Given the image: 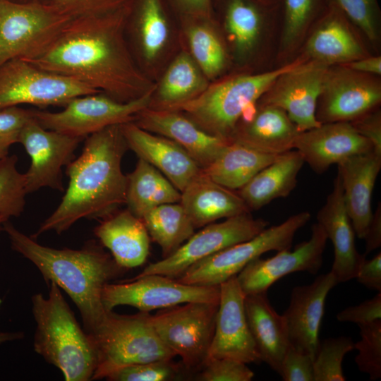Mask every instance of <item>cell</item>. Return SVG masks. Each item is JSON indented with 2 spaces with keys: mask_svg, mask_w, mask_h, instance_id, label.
<instances>
[{
  "mask_svg": "<svg viewBox=\"0 0 381 381\" xmlns=\"http://www.w3.org/2000/svg\"><path fill=\"white\" fill-rule=\"evenodd\" d=\"M141 219L150 239L160 247L162 258L172 254L195 233V226L179 202L157 206Z\"/></svg>",
  "mask_w": 381,
  "mask_h": 381,
  "instance_id": "36",
  "label": "cell"
},
{
  "mask_svg": "<svg viewBox=\"0 0 381 381\" xmlns=\"http://www.w3.org/2000/svg\"><path fill=\"white\" fill-rule=\"evenodd\" d=\"M180 373L173 359L158 360L120 368L106 379L110 381H169Z\"/></svg>",
  "mask_w": 381,
  "mask_h": 381,
  "instance_id": "43",
  "label": "cell"
},
{
  "mask_svg": "<svg viewBox=\"0 0 381 381\" xmlns=\"http://www.w3.org/2000/svg\"><path fill=\"white\" fill-rule=\"evenodd\" d=\"M181 193L179 203L195 229L250 212L238 192L217 183L202 169Z\"/></svg>",
  "mask_w": 381,
  "mask_h": 381,
  "instance_id": "27",
  "label": "cell"
},
{
  "mask_svg": "<svg viewBox=\"0 0 381 381\" xmlns=\"http://www.w3.org/2000/svg\"><path fill=\"white\" fill-rule=\"evenodd\" d=\"M258 1H259L262 4H265L267 5H271V6L279 5L280 2V0H258Z\"/></svg>",
  "mask_w": 381,
  "mask_h": 381,
  "instance_id": "56",
  "label": "cell"
},
{
  "mask_svg": "<svg viewBox=\"0 0 381 381\" xmlns=\"http://www.w3.org/2000/svg\"><path fill=\"white\" fill-rule=\"evenodd\" d=\"M16 3H34V2H42L47 3L49 0H8Z\"/></svg>",
  "mask_w": 381,
  "mask_h": 381,
  "instance_id": "55",
  "label": "cell"
},
{
  "mask_svg": "<svg viewBox=\"0 0 381 381\" xmlns=\"http://www.w3.org/2000/svg\"><path fill=\"white\" fill-rule=\"evenodd\" d=\"M116 262L125 270L143 265L150 253V237L142 219L128 209L102 219L94 230Z\"/></svg>",
  "mask_w": 381,
  "mask_h": 381,
  "instance_id": "26",
  "label": "cell"
},
{
  "mask_svg": "<svg viewBox=\"0 0 381 381\" xmlns=\"http://www.w3.org/2000/svg\"><path fill=\"white\" fill-rule=\"evenodd\" d=\"M219 302H188L150 314L159 339L186 369H200L214 336Z\"/></svg>",
  "mask_w": 381,
  "mask_h": 381,
  "instance_id": "9",
  "label": "cell"
},
{
  "mask_svg": "<svg viewBox=\"0 0 381 381\" xmlns=\"http://www.w3.org/2000/svg\"><path fill=\"white\" fill-rule=\"evenodd\" d=\"M244 306L250 331L262 362L279 374L284 356L290 344L283 315L271 306L267 292L246 295Z\"/></svg>",
  "mask_w": 381,
  "mask_h": 381,
  "instance_id": "28",
  "label": "cell"
},
{
  "mask_svg": "<svg viewBox=\"0 0 381 381\" xmlns=\"http://www.w3.org/2000/svg\"><path fill=\"white\" fill-rule=\"evenodd\" d=\"M183 21L213 20L214 0H166Z\"/></svg>",
  "mask_w": 381,
  "mask_h": 381,
  "instance_id": "49",
  "label": "cell"
},
{
  "mask_svg": "<svg viewBox=\"0 0 381 381\" xmlns=\"http://www.w3.org/2000/svg\"><path fill=\"white\" fill-rule=\"evenodd\" d=\"M303 211L284 222L265 228L252 238L236 243L214 253L190 267L177 279L184 284L199 286H219L236 276L249 262L262 254L289 249L296 232L310 219Z\"/></svg>",
  "mask_w": 381,
  "mask_h": 381,
  "instance_id": "8",
  "label": "cell"
},
{
  "mask_svg": "<svg viewBox=\"0 0 381 381\" xmlns=\"http://www.w3.org/2000/svg\"><path fill=\"white\" fill-rule=\"evenodd\" d=\"M47 286V298L40 293L31 298L35 351L59 369L65 380H92L97 364L92 340L75 319L59 286L53 282Z\"/></svg>",
  "mask_w": 381,
  "mask_h": 381,
  "instance_id": "4",
  "label": "cell"
},
{
  "mask_svg": "<svg viewBox=\"0 0 381 381\" xmlns=\"http://www.w3.org/2000/svg\"><path fill=\"white\" fill-rule=\"evenodd\" d=\"M104 308L130 306L150 313L188 302H219V286L187 284L160 274L135 277L120 283L109 282L102 294Z\"/></svg>",
  "mask_w": 381,
  "mask_h": 381,
  "instance_id": "13",
  "label": "cell"
},
{
  "mask_svg": "<svg viewBox=\"0 0 381 381\" xmlns=\"http://www.w3.org/2000/svg\"><path fill=\"white\" fill-rule=\"evenodd\" d=\"M128 21L137 32L142 54L155 60L164 49L169 36V25L164 0H133Z\"/></svg>",
  "mask_w": 381,
  "mask_h": 381,
  "instance_id": "35",
  "label": "cell"
},
{
  "mask_svg": "<svg viewBox=\"0 0 381 381\" xmlns=\"http://www.w3.org/2000/svg\"><path fill=\"white\" fill-rule=\"evenodd\" d=\"M131 6L73 18L44 53L28 61L121 102L140 97L157 85L135 66L125 41Z\"/></svg>",
  "mask_w": 381,
  "mask_h": 381,
  "instance_id": "1",
  "label": "cell"
},
{
  "mask_svg": "<svg viewBox=\"0 0 381 381\" xmlns=\"http://www.w3.org/2000/svg\"><path fill=\"white\" fill-rule=\"evenodd\" d=\"M133 122L145 131L176 142L202 169L207 167L229 143L205 132L176 110L147 107L135 116Z\"/></svg>",
  "mask_w": 381,
  "mask_h": 381,
  "instance_id": "22",
  "label": "cell"
},
{
  "mask_svg": "<svg viewBox=\"0 0 381 381\" xmlns=\"http://www.w3.org/2000/svg\"><path fill=\"white\" fill-rule=\"evenodd\" d=\"M345 66L364 74L377 76L381 74L380 56L368 55L356 61H351Z\"/></svg>",
  "mask_w": 381,
  "mask_h": 381,
  "instance_id": "53",
  "label": "cell"
},
{
  "mask_svg": "<svg viewBox=\"0 0 381 381\" xmlns=\"http://www.w3.org/2000/svg\"><path fill=\"white\" fill-rule=\"evenodd\" d=\"M337 282L331 272L320 274L308 285L293 288L289 307L282 315L289 344L314 360L326 298Z\"/></svg>",
  "mask_w": 381,
  "mask_h": 381,
  "instance_id": "20",
  "label": "cell"
},
{
  "mask_svg": "<svg viewBox=\"0 0 381 381\" xmlns=\"http://www.w3.org/2000/svg\"><path fill=\"white\" fill-rule=\"evenodd\" d=\"M361 339L354 343L358 351L355 362L370 380L381 377V320L358 325Z\"/></svg>",
  "mask_w": 381,
  "mask_h": 381,
  "instance_id": "42",
  "label": "cell"
},
{
  "mask_svg": "<svg viewBox=\"0 0 381 381\" xmlns=\"http://www.w3.org/2000/svg\"><path fill=\"white\" fill-rule=\"evenodd\" d=\"M345 206L356 236L364 239L370 223L371 200L381 169V154L372 150L356 155L337 164Z\"/></svg>",
  "mask_w": 381,
  "mask_h": 381,
  "instance_id": "25",
  "label": "cell"
},
{
  "mask_svg": "<svg viewBox=\"0 0 381 381\" xmlns=\"http://www.w3.org/2000/svg\"><path fill=\"white\" fill-rule=\"evenodd\" d=\"M245 294L236 276L219 285V301L208 358H229L246 364L262 363L248 324Z\"/></svg>",
  "mask_w": 381,
  "mask_h": 381,
  "instance_id": "18",
  "label": "cell"
},
{
  "mask_svg": "<svg viewBox=\"0 0 381 381\" xmlns=\"http://www.w3.org/2000/svg\"><path fill=\"white\" fill-rule=\"evenodd\" d=\"M223 23L236 55L249 56L257 47L270 16L279 6L258 0H219Z\"/></svg>",
  "mask_w": 381,
  "mask_h": 381,
  "instance_id": "31",
  "label": "cell"
},
{
  "mask_svg": "<svg viewBox=\"0 0 381 381\" xmlns=\"http://www.w3.org/2000/svg\"><path fill=\"white\" fill-rule=\"evenodd\" d=\"M356 278L366 288L381 292L380 252L370 260L363 259Z\"/></svg>",
  "mask_w": 381,
  "mask_h": 381,
  "instance_id": "51",
  "label": "cell"
},
{
  "mask_svg": "<svg viewBox=\"0 0 381 381\" xmlns=\"http://www.w3.org/2000/svg\"><path fill=\"white\" fill-rule=\"evenodd\" d=\"M32 118V109L18 106L0 109V152L8 154L9 147L18 143L23 128Z\"/></svg>",
  "mask_w": 381,
  "mask_h": 381,
  "instance_id": "46",
  "label": "cell"
},
{
  "mask_svg": "<svg viewBox=\"0 0 381 381\" xmlns=\"http://www.w3.org/2000/svg\"><path fill=\"white\" fill-rule=\"evenodd\" d=\"M207 78L190 54L183 52L170 64L153 93L150 109L174 110L201 94L207 87Z\"/></svg>",
  "mask_w": 381,
  "mask_h": 381,
  "instance_id": "32",
  "label": "cell"
},
{
  "mask_svg": "<svg viewBox=\"0 0 381 381\" xmlns=\"http://www.w3.org/2000/svg\"><path fill=\"white\" fill-rule=\"evenodd\" d=\"M121 128L128 149L162 172L180 192L202 171L176 142L145 131L133 121Z\"/></svg>",
  "mask_w": 381,
  "mask_h": 381,
  "instance_id": "23",
  "label": "cell"
},
{
  "mask_svg": "<svg viewBox=\"0 0 381 381\" xmlns=\"http://www.w3.org/2000/svg\"><path fill=\"white\" fill-rule=\"evenodd\" d=\"M73 18L48 2L0 0V66L37 58Z\"/></svg>",
  "mask_w": 381,
  "mask_h": 381,
  "instance_id": "7",
  "label": "cell"
},
{
  "mask_svg": "<svg viewBox=\"0 0 381 381\" xmlns=\"http://www.w3.org/2000/svg\"><path fill=\"white\" fill-rule=\"evenodd\" d=\"M326 0H280L282 31L280 54L288 56L301 44Z\"/></svg>",
  "mask_w": 381,
  "mask_h": 381,
  "instance_id": "38",
  "label": "cell"
},
{
  "mask_svg": "<svg viewBox=\"0 0 381 381\" xmlns=\"http://www.w3.org/2000/svg\"><path fill=\"white\" fill-rule=\"evenodd\" d=\"M294 149L318 174L349 157L374 150L372 143L347 121L321 123L318 127L300 132Z\"/></svg>",
  "mask_w": 381,
  "mask_h": 381,
  "instance_id": "19",
  "label": "cell"
},
{
  "mask_svg": "<svg viewBox=\"0 0 381 381\" xmlns=\"http://www.w3.org/2000/svg\"><path fill=\"white\" fill-rule=\"evenodd\" d=\"M277 155L231 141L202 171L217 183L231 190H239L258 172L272 163Z\"/></svg>",
  "mask_w": 381,
  "mask_h": 381,
  "instance_id": "33",
  "label": "cell"
},
{
  "mask_svg": "<svg viewBox=\"0 0 381 381\" xmlns=\"http://www.w3.org/2000/svg\"><path fill=\"white\" fill-rule=\"evenodd\" d=\"M196 377L200 381H250L255 374L241 361L229 358H208Z\"/></svg>",
  "mask_w": 381,
  "mask_h": 381,
  "instance_id": "44",
  "label": "cell"
},
{
  "mask_svg": "<svg viewBox=\"0 0 381 381\" xmlns=\"http://www.w3.org/2000/svg\"><path fill=\"white\" fill-rule=\"evenodd\" d=\"M258 106L252 121L237 123L230 142L274 155L293 150L301 131L285 111L271 105Z\"/></svg>",
  "mask_w": 381,
  "mask_h": 381,
  "instance_id": "29",
  "label": "cell"
},
{
  "mask_svg": "<svg viewBox=\"0 0 381 381\" xmlns=\"http://www.w3.org/2000/svg\"><path fill=\"white\" fill-rule=\"evenodd\" d=\"M17 160L16 155H7L0 162V219L5 221L22 213L28 193L25 175L18 171Z\"/></svg>",
  "mask_w": 381,
  "mask_h": 381,
  "instance_id": "39",
  "label": "cell"
},
{
  "mask_svg": "<svg viewBox=\"0 0 381 381\" xmlns=\"http://www.w3.org/2000/svg\"><path fill=\"white\" fill-rule=\"evenodd\" d=\"M269 223L254 218L250 212L211 223L194 233L176 251L147 265L136 277L160 274L179 278L195 262L236 243L252 238L267 227Z\"/></svg>",
  "mask_w": 381,
  "mask_h": 381,
  "instance_id": "12",
  "label": "cell"
},
{
  "mask_svg": "<svg viewBox=\"0 0 381 381\" xmlns=\"http://www.w3.org/2000/svg\"><path fill=\"white\" fill-rule=\"evenodd\" d=\"M2 224L12 248L35 265L47 285L53 282L67 294L85 332H93L107 312L102 298L104 286L126 270L95 241L78 250L53 248L38 243L8 220Z\"/></svg>",
  "mask_w": 381,
  "mask_h": 381,
  "instance_id": "3",
  "label": "cell"
},
{
  "mask_svg": "<svg viewBox=\"0 0 381 381\" xmlns=\"http://www.w3.org/2000/svg\"><path fill=\"white\" fill-rule=\"evenodd\" d=\"M313 31L304 43L301 55L329 66L344 65L370 55L355 28L333 5H325Z\"/></svg>",
  "mask_w": 381,
  "mask_h": 381,
  "instance_id": "21",
  "label": "cell"
},
{
  "mask_svg": "<svg viewBox=\"0 0 381 381\" xmlns=\"http://www.w3.org/2000/svg\"><path fill=\"white\" fill-rule=\"evenodd\" d=\"M304 160L296 150L277 155L238 191L246 206L257 210L272 200L286 198L294 189Z\"/></svg>",
  "mask_w": 381,
  "mask_h": 381,
  "instance_id": "30",
  "label": "cell"
},
{
  "mask_svg": "<svg viewBox=\"0 0 381 381\" xmlns=\"http://www.w3.org/2000/svg\"><path fill=\"white\" fill-rule=\"evenodd\" d=\"M339 322H349L358 325L381 320V292L361 303L349 306L337 315Z\"/></svg>",
  "mask_w": 381,
  "mask_h": 381,
  "instance_id": "48",
  "label": "cell"
},
{
  "mask_svg": "<svg viewBox=\"0 0 381 381\" xmlns=\"http://www.w3.org/2000/svg\"><path fill=\"white\" fill-rule=\"evenodd\" d=\"M279 375L284 381H313V359L289 344Z\"/></svg>",
  "mask_w": 381,
  "mask_h": 381,
  "instance_id": "47",
  "label": "cell"
},
{
  "mask_svg": "<svg viewBox=\"0 0 381 381\" xmlns=\"http://www.w3.org/2000/svg\"><path fill=\"white\" fill-rule=\"evenodd\" d=\"M329 67L301 60L275 80L258 104L282 109L301 132L319 126L316 108Z\"/></svg>",
  "mask_w": 381,
  "mask_h": 381,
  "instance_id": "15",
  "label": "cell"
},
{
  "mask_svg": "<svg viewBox=\"0 0 381 381\" xmlns=\"http://www.w3.org/2000/svg\"><path fill=\"white\" fill-rule=\"evenodd\" d=\"M4 222H6L4 219H0V231L3 230V226H1V224H3Z\"/></svg>",
  "mask_w": 381,
  "mask_h": 381,
  "instance_id": "57",
  "label": "cell"
},
{
  "mask_svg": "<svg viewBox=\"0 0 381 381\" xmlns=\"http://www.w3.org/2000/svg\"><path fill=\"white\" fill-rule=\"evenodd\" d=\"M327 241L322 226L313 224L310 238L297 244L293 250L284 249L271 258H258L249 262L236 275L242 291L245 296L267 292L277 280L294 272L317 274L322 266Z\"/></svg>",
  "mask_w": 381,
  "mask_h": 381,
  "instance_id": "16",
  "label": "cell"
},
{
  "mask_svg": "<svg viewBox=\"0 0 381 381\" xmlns=\"http://www.w3.org/2000/svg\"><path fill=\"white\" fill-rule=\"evenodd\" d=\"M257 74L236 75L209 85L198 96L174 110L181 111L210 135L230 142L243 109L258 102L275 80L301 60Z\"/></svg>",
  "mask_w": 381,
  "mask_h": 381,
  "instance_id": "5",
  "label": "cell"
},
{
  "mask_svg": "<svg viewBox=\"0 0 381 381\" xmlns=\"http://www.w3.org/2000/svg\"><path fill=\"white\" fill-rule=\"evenodd\" d=\"M381 85L377 76L344 65L329 67L318 100L316 119L320 123L351 122L377 109Z\"/></svg>",
  "mask_w": 381,
  "mask_h": 381,
  "instance_id": "14",
  "label": "cell"
},
{
  "mask_svg": "<svg viewBox=\"0 0 381 381\" xmlns=\"http://www.w3.org/2000/svg\"><path fill=\"white\" fill-rule=\"evenodd\" d=\"M364 240L365 241V256L381 246V206L380 202L373 217L368 228Z\"/></svg>",
  "mask_w": 381,
  "mask_h": 381,
  "instance_id": "52",
  "label": "cell"
},
{
  "mask_svg": "<svg viewBox=\"0 0 381 381\" xmlns=\"http://www.w3.org/2000/svg\"><path fill=\"white\" fill-rule=\"evenodd\" d=\"M336 7L372 44L380 37L381 13L377 0H326Z\"/></svg>",
  "mask_w": 381,
  "mask_h": 381,
  "instance_id": "41",
  "label": "cell"
},
{
  "mask_svg": "<svg viewBox=\"0 0 381 381\" xmlns=\"http://www.w3.org/2000/svg\"><path fill=\"white\" fill-rule=\"evenodd\" d=\"M99 92L75 79L20 59L0 66V109L27 104L65 106L74 97Z\"/></svg>",
  "mask_w": 381,
  "mask_h": 381,
  "instance_id": "11",
  "label": "cell"
},
{
  "mask_svg": "<svg viewBox=\"0 0 381 381\" xmlns=\"http://www.w3.org/2000/svg\"><path fill=\"white\" fill-rule=\"evenodd\" d=\"M317 223L322 226L333 245L334 260L330 272L337 283L355 279L366 256L357 250L356 234L345 206L338 174L325 203L317 214Z\"/></svg>",
  "mask_w": 381,
  "mask_h": 381,
  "instance_id": "24",
  "label": "cell"
},
{
  "mask_svg": "<svg viewBox=\"0 0 381 381\" xmlns=\"http://www.w3.org/2000/svg\"><path fill=\"white\" fill-rule=\"evenodd\" d=\"M156 87L127 102L97 92L73 98L60 111L32 109V114L46 129L83 139L107 127L134 121L135 116L150 106Z\"/></svg>",
  "mask_w": 381,
  "mask_h": 381,
  "instance_id": "10",
  "label": "cell"
},
{
  "mask_svg": "<svg viewBox=\"0 0 381 381\" xmlns=\"http://www.w3.org/2000/svg\"><path fill=\"white\" fill-rule=\"evenodd\" d=\"M212 20L184 21L187 25V39L191 56L210 80L217 78L227 63L224 46L214 31Z\"/></svg>",
  "mask_w": 381,
  "mask_h": 381,
  "instance_id": "37",
  "label": "cell"
},
{
  "mask_svg": "<svg viewBox=\"0 0 381 381\" xmlns=\"http://www.w3.org/2000/svg\"><path fill=\"white\" fill-rule=\"evenodd\" d=\"M354 349L351 337L341 336L319 341L313 360V381H344L342 361Z\"/></svg>",
  "mask_w": 381,
  "mask_h": 381,
  "instance_id": "40",
  "label": "cell"
},
{
  "mask_svg": "<svg viewBox=\"0 0 381 381\" xmlns=\"http://www.w3.org/2000/svg\"><path fill=\"white\" fill-rule=\"evenodd\" d=\"M133 0H49L48 3L71 17L106 14L129 6Z\"/></svg>",
  "mask_w": 381,
  "mask_h": 381,
  "instance_id": "45",
  "label": "cell"
},
{
  "mask_svg": "<svg viewBox=\"0 0 381 381\" xmlns=\"http://www.w3.org/2000/svg\"><path fill=\"white\" fill-rule=\"evenodd\" d=\"M1 303V300L0 299V306ZM24 337V334L20 332H0V344L13 341L16 339H22Z\"/></svg>",
  "mask_w": 381,
  "mask_h": 381,
  "instance_id": "54",
  "label": "cell"
},
{
  "mask_svg": "<svg viewBox=\"0 0 381 381\" xmlns=\"http://www.w3.org/2000/svg\"><path fill=\"white\" fill-rule=\"evenodd\" d=\"M128 150L121 125L88 135L81 155L66 165L69 183L61 203L32 238L51 231L60 234L80 219H104L117 211L126 202L121 160Z\"/></svg>",
  "mask_w": 381,
  "mask_h": 381,
  "instance_id": "2",
  "label": "cell"
},
{
  "mask_svg": "<svg viewBox=\"0 0 381 381\" xmlns=\"http://www.w3.org/2000/svg\"><path fill=\"white\" fill-rule=\"evenodd\" d=\"M356 131L368 139L374 151L381 154V113L377 109L350 122Z\"/></svg>",
  "mask_w": 381,
  "mask_h": 381,
  "instance_id": "50",
  "label": "cell"
},
{
  "mask_svg": "<svg viewBox=\"0 0 381 381\" xmlns=\"http://www.w3.org/2000/svg\"><path fill=\"white\" fill-rule=\"evenodd\" d=\"M83 138L42 127L33 117L23 128L18 140L31 163L25 174L28 193L43 187L62 191L61 168L74 158Z\"/></svg>",
  "mask_w": 381,
  "mask_h": 381,
  "instance_id": "17",
  "label": "cell"
},
{
  "mask_svg": "<svg viewBox=\"0 0 381 381\" xmlns=\"http://www.w3.org/2000/svg\"><path fill=\"white\" fill-rule=\"evenodd\" d=\"M8 154H4V153H1L0 152V162L1 160L5 157Z\"/></svg>",
  "mask_w": 381,
  "mask_h": 381,
  "instance_id": "58",
  "label": "cell"
},
{
  "mask_svg": "<svg viewBox=\"0 0 381 381\" xmlns=\"http://www.w3.org/2000/svg\"><path fill=\"white\" fill-rule=\"evenodd\" d=\"M181 196V192L162 172L140 158L135 169L127 175L125 203L140 219L157 206L179 202Z\"/></svg>",
  "mask_w": 381,
  "mask_h": 381,
  "instance_id": "34",
  "label": "cell"
},
{
  "mask_svg": "<svg viewBox=\"0 0 381 381\" xmlns=\"http://www.w3.org/2000/svg\"><path fill=\"white\" fill-rule=\"evenodd\" d=\"M97 364L92 380L126 366L176 356L159 339L150 313L121 315L109 310L93 332Z\"/></svg>",
  "mask_w": 381,
  "mask_h": 381,
  "instance_id": "6",
  "label": "cell"
}]
</instances>
